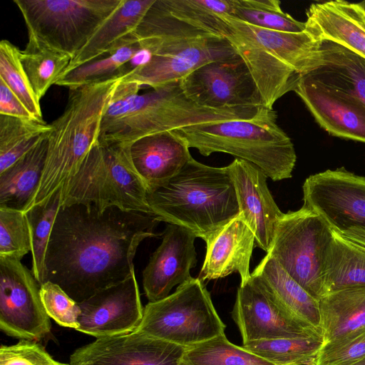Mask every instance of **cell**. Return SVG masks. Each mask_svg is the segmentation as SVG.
<instances>
[{"instance_id": "6da1fadb", "label": "cell", "mask_w": 365, "mask_h": 365, "mask_svg": "<svg viewBox=\"0 0 365 365\" xmlns=\"http://www.w3.org/2000/svg\"><path fill=\"white\" fill-rule=\"evenodd\" d=\"M154 214L92 204L61 205L44 260V282L60 286L77 303L135 272L140 242L156 237ZM43 282V283H44Z\"/></svg>"}, {"instance_id": "7a4b0ae2", "label": "cell", "mask_w": 365, "mask_h": 365, "mask_svg": "<svg viewBox=\"0 0 365 365\" xmlns=\"http://www.w3.org/2000/svg\"><path fill=\"white\" fill-rule=\"evenodd\" d=\"M140 86L120 81L103 115L98 143L130 145L157 133L190 125L255 117L262 107L212 109L185 94L180 81L139 94Z\"/></svg>"}, {"instance_id": "3957f363", "label": "cell", "mask_w": 365, "mask_h": 365, "mask_svg": "<svg viewBox=\"0 0 365 365\" xmlns=\"http://www.w3.org/2000/svg\"><path fill=\"white\" fill-rule=\"evenodd\" d=\"M123 73L69 90L64 111L50 124L43 170L25 212L58 191L98 143L103 115Z\"/></svg>"}, {"instance_id": "277c9868", "label": "cell", "mask_w": 365, "mask_h": 365, "mask_svg": "<svg viewBox=\"0 0 365 365\" xmlns=\"http://www.w3.org/2000/svg\"><path fill=\"white\" fill-rule=\"evenodd\" d=\"M152 212L185 227L205 242L240 215L229 166L204 165L192 157L173 178L148 192Z\"/></svg>"}, {"instance_id": "5b68a950", "label": "cell", "mask_w": 365, "mask_h": 365, "mask_svg": "<svg viewBox=\"0 0 365 365\" xmlns=\"http://www.w3.org/2000/svg\"><path fill=\"white\" fill-rule=\"evenodd\" d=\"M273 108L262 106L250 119L210 122L173 131L189 148L208 156L220 152L245 160L278 181L292 178L297 155L294 144L278 125Z\"/></svg>"}, {"instance_id": "8992f818", "label": "cell", "mask_w": 365, "mask_h": 365, "mask_svg": "<svg viewBox=\"0 0 365 365\" xmlns=\"http://www.w3.org/2000/svg\"><path fill=\"white\" fill-rule=\"evenodd\" d=\"M129 146L96 143L60 189L61 205L92 204L101 210L115 206L153 214L148 189L132 164Z\"/></svg>"}, {"instance_id": "52a82bcc", "label": "cell", "mask_w": 365, "mask_h": 365, "mask_svg": "<svg viewBox=\"0 0 365 365\" xmlns=\"http://www.w3.org/2000/svg\"><path fill=\"white\" fill-rule=\"evenodd\" d=\"M28 32L24 51L49 48L72 58L123 0H14Z\"/></svg>"}, {"instance_id": "ba28073f", "label": "cell", "mask_w": 365, "mask_h": 365, "mask_svg": "<svg viewBox=\"0 0 365 365\" xmlns=\"http://www.w3.org/2000/svg\"><path fill=\"white\" fill-rule=\"evenodd\" d=\"M150 54L145 62L124 72L121 81L153 89L180 81L201 66L238 56L228 41L192 27L138 44Z\"/></svg>"}, {"instance_id": "9c48e42d", "label": "cell", "mask_w": 365, "mask_h": 365, "mask_svg": "<svg viewBox=\"0 0 365 365\" xmlns=\"http://www.w3.org/2000/svg\"><path fill=\"white\" fill-rule=\"evenodd\" d=\"M203 282L192 278L167 297L148 302L135 331L186 348L225 334Z\"/></svg>"}, {"instance_id": "30bf717a", "label": "cell", "mask_w": 365, "mask_h": 365, "mask_svg": "<svg viewBox=\"0 0 365 365\" xmlns=\"http://www.w3.org/2000/svg\"><path fill=\"white\" fill-rule=\"evenodd\" d=\"M331 236L332 230L322 218L302 206L284 213L267 254L319 300L325 294L322 259Z\"/></svg>"}, {"instance_id": "8fae6325", "label": "cell", "mask_w": 365, "mask_h": 365, "mask_svg": "<svg viewBox=\"0 0 365 365\" xmlns=\"http://www.w3.org/2000/svg\"><path fill=\"white\" fill-rule=\"evenodd\" d=\"M303 206L330 229L365 247V177L344 168L327 170L304 181Z\"/></svg>"}, {"instance_id": "7c38bea8", "label": "cell", "mask_w": 365, "mask_h": 365, "mask_svg": "<svg viewBox=\"0 0 365 365\" xmlns=\"http://www.w3.org/2000/svg\"><path fill=\"white\" fill-rule=\"evenodd\" d=\"M40 285L21 260L0 257V329L9 336L38 341L51 333Z\"/></svg>"}, {"instance_id": "4fadbf2b", "label": "cell", "mask_w": 365, "mask_h": 365, "mask_svg": "<svg viewBox=\"0 0 365 365\" xmlns=\"http://www.w3.org/2000/svg\"><path fill=\"white\" fill-rule=\"evenodd\" d=\"M180 84L187 97L202 107L263 106L250 72L239 56L204 64L181 79Z\"/></svg>"}, {"instance_id": "5bb4252c", "label": "cell", "mask_w": 365, "mask_h": 365, "mask_svg": "<svg viewBox=\"0 0 365 365\" xmlns=\"http://www.w3.org/2000/svg\"><path fill=\"white\" fill-rule=\"evenodd\" d=\"M232 317L243 344L264 339L322 335L298 323L261 279L252 273L237 289Z\"/></svg>"}, {"instance_id": "9a60e30c", "label": "cell", "mask_w": 365, "mask_h": 365, "mask_svg": "<svg viewBox=\"0 0 365 365\" xmlns=\"http://www.w3.org/2000/svg\"><path fill=\"white\" fill-rule=\"evenodd\" d=\"M76 331L99 338L133 332L141 322L143 307L135 272L125 280L78 303Z\"/></svg>"}, {"instance_id": "2e32d148", "label": "cell", "mask_w": 365, "mask_h": 365, "mask_svg": "<svg viewBox=\"0 0 365 365\" xmlns=\"http://www.w3.org/2000/svg\"><path fill=\"white\" fill-rule=\"evenodd\" d=\"M186 347L133 331L99 338L77 349L71 365H185Z\"/></svg>"}, {"instance_id": "e0dca14e", "label": "cell", "mask_w": 365, "mask_h": 365, "mask_svg": "<svg viewBox=\"0 0 365 365\" xmlns=\"http://www.w3.org/2000/svg\"><path fill=\"white\" fill-rule=\"evenodd\" d=\"M228 29L225 38L244 61L261 95L262 105L273 108L284 94L293 91L300 76L272 55L258 40L250 26L222 14Z\"/></svg>"}, {"instance_id": "ac0fdd59", "label": "cell", "mask_w": 365, "mask_h": 365, "mask_svg": "<svg viewBox=\"0 0 365 365\" xmlns=\"http://www.w3.org/2000/svg\"><path fill=\"white\" fill-rule=\"evenodd\" d=\"M196 237L189 229L168 223L161 244L143 271V289L149 302L167 297L175 286L193 278L190 269L197 261L194 245Z\"/></svg>"}, {"instance_id": "d6986e66", "label": "cell", "mask_w": 365, "mask_h": 365, "mask_svg": "<svg viewBox=\"0 0 365 365\" xmlns=\"http://www.w3.org/2000/svg\"><path fill=\"white\" fill-rule=\"evenodd\" d=\"M329 135L365 143V106L349 95L300 76L293 91Z\"/></svg>"}, {"instance_id": "ffe728a7", "label": "cell", "mask_w": 365, "mask_h": 365, "mask_svg": "<svg viewBox=\"0 0 365 365\" xmlns=\"http://www.w3.org/2000/svg\"><path fill=\"white\" fill-rule=\"evenodd\" d=\"M240 207V214L255 236V247L267 253L284 213L274 200L265 174L252 164L235 158L229 165Z\"/></svg>"}, {"instance_id": "44dd1931", "label": "cell", "mask_w": 365, "mask_h": 365, "mask_svg": "<svg viewBox=\"0 0 365 365\" xmlns=\"http://www.w3.org/2000/svg\"><path fill=\"white\" fill-rule=\"evenodd\" d=\"M205 242L206 255L199 279H217L235 272L240 274V284L249 279L255 236L242 215L230 220Z\"/></svg>"}, {"instance_id": "7402d4cb", "label": "cell", "mask_w": 365, "mask_h": 365, "mask_svg": "<svg viewBox=\"0 0 365 365\" xmlns=\"http://www.w3.org/2000/svg\"><path fill=\"white\" fill-rule=\"evenodd\" d=\"M306 15L305 30L316 39L339 44L365 58V1L314 3Z\"/></svg>"}, {"instance_id": "603a6c76", "label": "cell", "mask_w": 365, "mask_h": 365, "mask_svg": "<svg viewBox=\"0 0 365 365\" xmlns=\"http://www.w3.org/2000/svg\"><path fill=\"white\" fill-rule=\"evenodd\" d=\"M187 143L173 130L141 138L129 146L132 164L148 192L175 175L191 159Z\"/></svg>"}, {"instance_id": "cb8c5ba5", "label": "cell", "mask_w": 365, "mask_h": 365, "mask_svg": "<svg viewBox=\"0 0 365 365\" xmlns=\"http://www.w3.org/2000/svg\"><path fill=\"white\" fill-rule=\"evenodd\" d=\"M155 1L123 0L87 44L72 58L64 74L102 55L110 54L123 46L133 45L130 36Z\"/></svg>"}, {"instance_id": "d4e9b609", "label": "cell", "mask_w": 365, "mask_h": 365, "mask_svg": "<svg viewBox=\"0 0 365 365\" xmlns=\"http://www.w3.org/2000/svg\"><path fill=\"white\" fill-rule=\"evenodd\" d=\"M304 75L365 106V58L350 50L322 41L314 67Z\"/></svg>"}, {"instance_id": "484cf974", "label": "cell", "mask_w": 365, "mask_h": 365, "mask_svg": "<svg viewBox=\"0 0 365 365\" xmlns=\"http://www.w3.org/2000/svg\"><path fill=\"white\" fill-rule=\"evenodd\" d=\"M252 274L261 279L298 323L322 334L319 300L293 279L273 257L267 254Z\"/></svg>"}, {"instance_id": "4316f807", "label": "cell", "mask_w": 365, "mask_h": 365, "mask_svg": "<svg viewBox=\"0 0 365 365\" xmlns=\"http://www.w3.org/2000/svg\"><path fill=\"white\" fill-rule=\"evenodd\" d=\"M319 304L323 345L365 329V287L327 294Z\"/></svg>"}, {"instance_id": "83f0119b", "label": "cell", "mask_w": 365, "mask_h": 365, "mask_svg": "<svg viewBox=\"0 0 365 365\" xmlns=\"http://www.w3.org/2000/svg\"><path fill=\"white\" fill-rule=\"evenodd\" d=\"M322 277L325 294L365 287V247L332 231L323 256Z\"/></svg>"}, {"instance_id": "f1b7e54d", "label": "cell", "mask_w": 365, "mask_h": 365, "mask_svg": "<svg viewBox=\"0 0 365 365\" xmlns=\"http://www.w3.org/2000/svg\"><path fill=\"white\" fill-rule=\"evenodd\" d=\"M47 138L48 135L0 173V206L24 210L42 175L47 153Z\"/></svg>"}, {"instance_id": "f546056e", "label": "cell", "mask_w": 365, "mask_h": 365, "mask_svg": "<svg viewBox=\"0 0 365 365\" xmlns=\"http://www.w3.org/2000/svg\"><path fill=\"white\" fill-rule=\"evenodd\" d=\"M249 26L272 55L299 76L309 73L314 66L321 41L306 30L289 33Z\"/></svg>"}, {"instance_id": "4dcf8cb0", "label": "cell", "mask_w": 365, "mask_h": 365, "mask_svg": "<svg viewBox=\"0 0 365 365\" xmlns=\"http://www.w3.org/2000/svg\"><path fill=\"white\" fill-rule=\"evenodd\" d=\"M50 130L45 121L0 115V173L34 148Z\"/></svg>"}, {"instance_id": "1f68e13d", "label": "cell", "mask_w": 365, "mask_h": 365, "mask_svg": "<svg viewBox=\"0 0 365 365\" xmlns=\"http://www.w3.org/2000/svg\"><path fill=\"white\" fill-rule=\"evenodd\" d=\"M324 344L322 335L264 339L242 344L274 365H312Z\"/></svg>"}, {"instance_id": "d6a6232c", "label": "cell", "mask_w": 365, "mask_h": 365, "mask_svg": "<svg viewBox=\"0 0 365 365\" xmlns=\"http://www.w3.org/2000/svg\"><path fill=\"white\" fill-rule=\"evenodd\" d=\"M161 2L177 19L214 36L225 38L228 24L222 14H230L231 0H161Z\"/></svg>"}, {"instance_id": "836d02e7", "label": "cell", "mask_w": 365, "mask_h": 365, "mask_svg": "<svg viewBox=\"0 0 365 365\" xmlns=\"http://www.w3.org/2000/svg\"><path fill=\"white\" fill-rule=\"evenodd\" d=\"M278 0H231L229 15L249 25L282 32L300 33L306 29L305 22L296 20L285 13Z\"/></svg>"}, {"instance_id": "e575fe53", "label": "cell", "mask_w": 365, "mask_h": 365, "mask_svg": "<svg viewBox=\"0 0 365 365\" xmlns=\"http://www.w3.org/2000/svg\"><path fill=\"white\" fill-rule=\"evenodd\" d=\"M185 365H274L231 343L225 334L186 348Z\"/></svg>"}, {"instance_id": "d590c367", "label": "cell", "mask_w": 365, "mask_h": 365, "mask_svg": "<svg viewBox=\"0 0 365 365\" xmlns=\"http://www.w3.org/2000/svg\"><path fill=\"white\" fill-rule=\"evenodd\" d=\"M61 206V190L26 213L31 235V272L39 285L44 282V260L57 213Z\"/></svg>"}, {"instance_id": "8d00e7d4", "label": "cell", "mask_w": 365, "mask_h": 365, "mask_svg": "<svg viewBox=\"0 0 365 365\" xmlns=\"http://www.w3.org/2000/svg\"><path fill=\"white\" fill-rule=\"evenodd\" d=\"M21 59L31 87L40 101L48 88L66 73L72 57L49 48L21 51Z\"/></svg>"}, {"instance_id": "74e56055", "label": "cell", "mask_w": 365, "mask_h": 365, "mask_svg": "<svg viewBox=\"0 0 365 365\" xmlns=\"http://www.w3.org/2000/svg\"><path fill=\"white\" fill-rule=\"evenodd\" d=\"M21 50L7 40L0 42V79L20 99L34 117L43 120L37 98L21 59Z\"/></svg>"}, {"instance_id": "f35d334b", "label": "cell", "mask_w": 365, "mask_h": 365, "mask_svg": "<svg viewBox=\"0 0 365 365\" xmlns=\"http://www.w3.org/2000/svg\"><path fill=\"white\" fill-rule=\"evenodd\" d=\"M141 51H143L138 44L123 46L106 58L83 64L66 73L56 85L71 90L106 79L120 72V68Z\"/></svg>"}, {"instance_id": "ab89813d", "label": "cell", "mask_w": 365, "mask_h": 365, "mask_svg": "<svg viewBox=\"0 0 365 365\" xmlns=\"http://www.w3.org/2000/svg\"><path fill=\"white\" fill-rule=\"evenodd\" d=\"M31 252V235L23 210L0 206V257L21 260Z\"/></svg>"}, {"instance_id": "60d3db41", "label": "cell", "mask_w": 365, "mask_h": 365, "mask_svg": "<svg viewBox=\"0 0 365 365\" xmlns=\"http://www.w3.org/2000/svg\"><path fill=\"white\" fill-rule=\"evenodd\" d=\"M40 296L50 318L61 327L78 328L81 312L78 303L58 284L47 281L40 285Z\"/></svg>"}, {"instance_id": "b9f144b4", "label": "cell", "mask_w": 365, "mask_h": 365, "mask_svg": "<svg viewBox=\"0 0 365 365\" xmlns=\"http://www.w3.org/2000/svg\"><path fill=\"white\" fill-rule=\"evenodd\" d=\"M365 358V329L323 345L312 365H352Z\"/></svg>"}, {"instance_id": "7bdbcfd3", "label": "cell", "mask_w": 365, "mask_h": 365, "mask_svg": "<svg viewBox=\"0 0 365 365\" xmlns=\"http://www.w3.org/2000/svg\"><path fill=\"white\" fill-rule=\"evenodd\" d=\"M0 365H71L55 360L36 341L20 339L13 345L0 347Z\"/></svg>"}, {"instance_id": "ee69618b", "label": "cell", "mask_w": 365, "mask_h": 365, "mask_svg": "<svg viewBox=\"0 0 365 365\" xmlns=\"http://www.w3.org/2000/svg\"><path fill=\"white\" fill-rule=\"evenodd\" d=\"M0 115L36 120L1 79H0Z\"/></svg>"}, {"instance_id": "f6af8a7d", "label": "cell", "mask_w": 365, "mask_h": 365, "mask_svg": "<svg viewBox=\"0 0 365 365\" xmlns=\"http://www.w3.org/2000/svg\"><path fill=\"white\" fill-rule=\"evenodd\" d=\"M352 365H365V358Z\"/></svg>"}]
</instances>
